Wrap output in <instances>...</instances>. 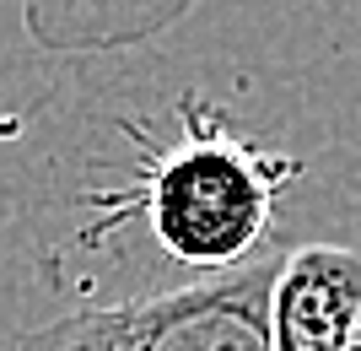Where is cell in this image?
Returning a JSON list of instances; mask_svg holds the SVG:
<instances>
[{"label": "cell", "instance_id": "1", "mask_svg": "<svg viewBox=\"0 0 361 351\" xmlns=\"http://www.w3.org/2000/svg\"><path fill=\"white\" fill-rule=\"evenodd\" d=\"M183 108V141L146 152L135 162V179L108 195V206L140 216L173 265L226 275L270 254L264 244L275 227V195L302 173V162L232 136L221 114L205 119L195 103Z\"/></svg>", "mask_w": 361, "mask_h": 351}, {"label": "cell", "instance_id": "2", "mask_svg": "<svg viewBox=\"0 0 361 351\" xmlns=\"http://www.w3.org/2000/svg\"><path fill=\"white\" fill-rule=\"evenodd\" d=\"M275 270L281 254H259L189 287L71 308L22 335L16 351H270Z\"/></svg>", "mask_w": 361, "mask_h": 351}, {"label": "cell", "instance_id": "3", "mask_svg": "<svg viewBox=\"0 0 361 351\" xmlns=\"http://www.w3.org/2000/svg\"><path fill=\"white\" fill-rule=\"evenodd\" d=\"M361 319V254L302 244L281 254L270 287V351H345Z\"/></svg>", "mask_w": 361, "mask_h": 351}, {"label": "cell", "instance_id": "4", "mask_svg": "<svg viewBox=\"0 0 361 351\" xmlns=\"http://www.w3.org/2000/svg\"><path fill=\"white\" fill-rule=\"evenodd\" d=\"M200 0H22V28L44 54H119L183 22Z\"/></svg>", "mask_w": 361, "mask_h": 351}, {"label": "cell", "instance_id": "5", "mask_svg": "<svg viewBox=\"0 0 361 351\" xmlns=\"http://www.w3.org/2000/svg\"><path fill=\"white\" fill-rule=\"evenodd\" d=\"M345 351H361V319H356V335L345 340Z\"/></svg>", "mask_w": 361, "mask_h": 351}]
</instances>
